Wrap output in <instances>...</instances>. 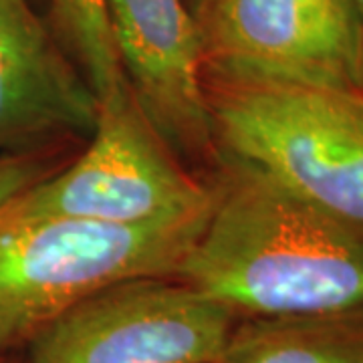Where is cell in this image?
Returning <instances> with one entry per match:
<instances>
[{"instance_id": "1", "label": "cell", "mask_w": 363, "mask_h": 363, "mask_svg": "<svg viewBox=\"0 0 363 363\" xmlns=\"http://www.w3.org/2000/svg\"><path fill=\"white\" fill-rule=\"evenodd\" d=\"M206 178L210 214L176 279L238 321L363 311V228L222 152Z\"/></svg>"}, {"instance_id": "2", "label": "cell", "mask_w": 363, "mask_h": 363, "mask_svg": "<svg viewBox=\"0 0 363 363\" xmlns=\"http://www.w3.org/2000/svg\"><path fill=\"white\" fill-rule=\"evenodd\" d=\"M210 206L142 226L71 218L0 222V355L25 347L55 317L105 286L174 277Z\"/></svg>"}, {"instance_id": "3", "label": "cell", "mask_w": 363, "mask_h": 363, "mask_svg": "<svg viewBox=\"0 0 363 363\" xmlns=\"http://www.w3.org/2000/svg\"><path fill=\"white\" fill-rule=\"evenodd\" d=\"M216 150L363 228V97L286 83H206Z\"/></svg>"}, {"instance_id": "4", "label": "cell", "mask_w": 363, "mask_h": 363, "mask_svg": "<svg viewBox=\"0 0 363 363\" xmlns=\"http://www.w3.org/2000/svg\"><path fill=\"white\" fill-rule=\"evenodd\" d=\"M83 154L0 212V222L71 218L142 226L206 208L208 178L186 168L143 116L128 81L97 101Z\"/></svg>"}, {"instance_id": "5", "label": "cell", "mask_w": 363, "mask_h": 363, "mask_svg": "<svg viewBox=\"0 0 363 363\" xmlns=\"http://www.w3.org/2000/svg\"><path fill=\"white\" fill-rule=\"evenodd\" d=\"M196 23L206 83L363 97V18L353 0H208Z\"/></svg>"}, {"instance_id": "6", "label": "cell", "mask_w": 363, "mask_h": 363, "mask_svg": "<svg viewBox=\"0 0 363 363\" xmlns=\"http://www.w3.org/2000/svg\"><path fill=\"white\" fill-rule=\"evenodd\" d=\"M238 317L176 277H142L75 303L25 345V363H216Z\"/></svg>"}, {"instance_id": "7", "label": "cell", "mask_w": 363, "mask_h": 363, "mask_svg": "<svg viewBox=\"0 0 363 363\" xmlns=\"http://www.w3.org/2000/svg\"><path fill=\"white\" fill-rule=\"evenodd\" d=\"M119 65L143 116L186 168H212L216 138L202 39L188 0H105Z\"/></svg>"}, {"instance_id": "8", "label": "cell", "mask_w": 363, "mask_h": 363, "mask_svg": "<svg viewBox=\"0 0 363 363\" xmlns=\"http://www.w3.org/2000/svg\"><path fill=\"white\" fill-rule=\"evenodd\" d=\"M97 97L28 0H0V156L91 135Z\"/></svg>"}, {"instance_id": "9", "label": "cell", "mask_w": 363, "mask_h": 363, "mask_svg": "<svg viewBox=\"0 0 363 363\" xmlns=\"http://www.w3.org/2000/svg\"><path fill=\"white\" fill-rule=\"evenodd\" d=\"M216 363H363V311L240 319Z\"/></svg>"}, {"instance_id": "10", "label": "cell", "mask_w": 363, "mask_h": 363, "mask_svg": "<svg viewBox=\"0 0 363 363\" xmlns=\"http://www.w3.org/2000/svg\"><path fill=\"white\" fill-rule=\"evenodd\" d=\"M52 33L97 101L125 83L105 0H49Z\"/></svg>"}, {"instance_id": "11", "label": "cell", "mask_w": 363, "mask_h": 363, "mask_svg": "<svg viewBox=\"0 0 363 363\" xmlns=\"http://www.w3.org/2000/svg\"><path fill=\"white\" fill-rule=\"evenodd\" d=\"M63 164L59 152L0 156V212L26 188L47 178Z\"/></svg>"}, {"instance_id": "12", "label": "cell", "mask_w": 363, "mask_h": 363, "mask_svg": "<svg viewBox=\"0 0 363 363\" xmlns=\"http://www.w3.org/2000/svg\"><path fill=\"white\" fill-rule=\"evenodd\" d=\"M188 4H190V11H192V14L198 18V14L204 11V6L208 4V0H188Z\"/></svg>"}, {"instance_id": "13", "label": "cell", "mask_w": 363, "mask_h": 363, "mask_svg": "<svg viewBox=\"0 0 363 363\" xmlns=\"http://www.w3.org/2000/svg\"><path fill=\"white\" fill-rule=\"evenodd\" d=\"M353 4H355V9L359 11V14H362L363 18V0H353Z\"/></svg>"}, {"instance_id": "14", "label": "cell", "mask_w": 363, "mask_h": 363, "mask_svg": "<svg viewBox=\"0 0 363 363\" xmlns=\"http://www.w3.org/2000/svg\"><path fill=\"white\" fill-rule=\"evenodd\" d=\"M0 363H11V362H9V357H4V355H0Z\"/></svg>"}]
</instances>
